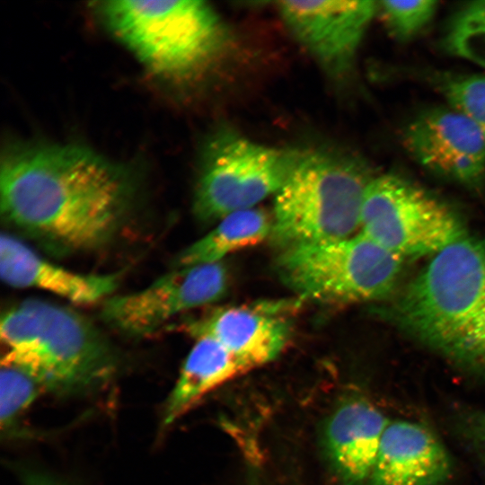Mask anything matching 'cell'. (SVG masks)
<instances>
[{
    "label": "cell",
    "mask_w": 485,
    "mask_h": 485,
    "mask_svg": "<svg viewBox=\"0 0 485 485\" xmlns=\"http://www.w3.org/2000/svg\"><path fill=\"white\" fill-rule=\"evenodd\" d=\"M135 196L129 173L83 146L15 147L1 163L0 206L12 226L60 251L106 246Z\"/></svg>",
    "instance_id": "obj_1"
},
{
    "label": "cell",
    "mask_w": 485,
    "mask_h": 485,
    "mask_svg": "<svg viewBox=\"0 0 485 485\" xmlns=\"http://www.w3.org/2000/svg\"><path fill=\"white\" fill-rule=\"evenodd\" d=\"M390 311L412 338L485 374V237L466 235L433 255Z\"/></svg>",
    "instance_id": "obj_2"
},
{
    "label": "cell",
    "mask_w": 485,
    "mask_h": 485,
    "mask_svg": "<svg viewBox=\"0 0 485 485\" xmlns=\"http://www.w3.org/2000/svg\"><path fill=\"white\" fill-rule=\"evenodd\" d=\"M2 365L31 376L42 389L75 392L111 372L113 353L85 317L66 307L27 300L1 317Z\"/></svg>",
    "instance_id": "obj_3"
},
{
    "label": "cell",
    "mask_w": 485,
    "mask_h": 485,
    "mask_svg": "<svg viewBox=\"0 0 485 485\" xmlns=\"http://www.w3.org/2000/svg\"><path fill=\"white\" fill-rule=\"evenodd\" d=\"M372 178L357 159L330 152H304L276 194L270 238L285 249L354 235Z\"/></svg>",
    "instance_id": "obj_4"
},
{
    "label": "cell",
    "mask_w": 485,
    "mask_h": 485,
    "mask_svg": "<svg viewBox=\"0 0 485 485\" xmlns=\"http://www.w3.org/2000/svg\"><path fill=\"white\" fill-rule=\"evenodd\" d=\"M109 29L151 71L173 79L193 75L221 50L225 29L204 1H106Z\"/></svg>",
    "instance_id": "obj_5"
},
{
    "label": "cell",
    "mask_w": 485,
    "mask_h": 485,
    "mask_svg": "<svg viewBox=\"0 0 485 485\" xmlns=\"http://www.w3.org/2000/svg\"><path fill=\"white\" fill-rule=\"evenodd\" d=\"M403 259L361 233L282 249L277 260L281 280L297 295L325 303L378 300L390 294Z\"/></svg>",
    "instance_id": "obj_6"
},
{
    "label": "cell",
    "mask_w": 485,
    "mask_h": 485,
    "mask_svg": "<svg viewBox=\"0 0 485 485\" xmlns=\"http://www.w3.org/2000/svg\"><path fill=\"white\" fill-rule=\"evenodd\" d=\"M304 152L267 146L230 129L209 139L201 163L194 213L202 221L252 208L277 194Z\"/></svg>",
    "instance_id": "obj_7"
},
{
    "label": "cell",
    "mask_w": 485,
    "mask_h": 485,
    "mask_svg": "<svg viewBox=\"0 0 485 485\" xmlns=\"http://www.w3.org/2000/svg\"><path fill=\"white\" fill-rule=\"evenodd\" d=\"M359 229L403 260L433 256L467 235L458 216L444 203L392 174L373 177L369 181Z\"/></svg>",
    "instance_id": "obj_8"
},
{
    "label": "cell",
    "mask_w": 485,
    "mask_h": 485,
    "mask_svg": "<svg viewBox=\"0 0 485 485\" xmlns=\"http://www.w3.org/2000/svg\"><path fill=\"white\" fill-rule=\"evenodd\" d=\"M228 287L222 262L176 268L145 288L108 298L101 317L130 336H145L187 311L216 302Z\"/></svg>",
    "instance_id": "obj_9"
},
{
    "label": "cell",
    "mask_w": 485,
    "mask_h": 485,
    "mask_svg": "<svg viewBox=\"0 0 485 485\" xmlns=\"http://www.w3.org/2000/svg\"><path fill=\"white\" fill-rule=\"evenodd\" d=\"M404 143L419 163L467 187L485 181V142L472 120L456 109L436 108L406 128Z\"/></svg>",
    "instance_id": "obj_10"
},
{
    "label": "cell",
    "mask_w": 485,
    "mask_h": 485,
    "mask_svg": "<svg viewBox=\"0 0 485 485\" xmlns=\"http://www.w3.org/2000/svg\"><path fill=\"white\" fill-rule=\"evenodd\" d=\"M278 9L295 37L331 72L352 64L375 14L374 1H283Z\"/></svg>",
    "instance_id": "obj_11"
},
{
    "label": "cell",
    "mask_w": 485,
    "mask_h": 485,
    "mask_svg": "<svg viewBox=\"0 0 485 485\" xmlns=\"http://www.w3.org/2000/svg\"><path fill=\"white\" fill-rule=\"evenodd\" d=\"M389 419L368 400L352 396L327 418L323 448L340 485H366Z\"/></svg>",
    "instance_id": "obj_12"
},
{
    "label": "cell",
    "mask_w": 485,
    "mask_h": 485,
    "mask_svg": "<svg viewBox=\"0 0 485 485\" xmlns=\"http://www.w3.org/2000/svg\"><path fill=\"white\" fill-rule=\"evenodd\" d=\"M451 473L449 455L427 427L389 420L367 485H441Z\"/></svg>",
    "instance_id": "obj_13"
},
{
    "label": "cell",
    "mask_w": 485,
    "mask_h": 485,
    "mask_svg": "<svg viewBox=\"0 0 485 485\" xmlns=\"http://www.w3.org/2000/svg\"><path fill=\"white\" fill-rule=\"evenodd\" d=\"M0 274L11 287L41 289L78 304L106 299L119 282L117 274H83L65 269L10 234L1 235Z\"/></svg>",
    "instance_id": "obj_14"
},
{
    "label": "cell",
    "mask_w": 485,
    "mask_h": 485,
    "mask_svg": "<svg viewBox=\"0 0 485 485\" xmlns=\"http://www.w3.org/2000/svg\"><path fill=\"white\" fill-rule=\"evenodd\" d=\"M274 305L235 306L214 312L193 322L196 337L207 334L251 369L274 360L286 347L290 325Z\"/></svg>",
    "instance_id": "obj_15"
},
{
    "label": "cell",
    "mask_w": 485,
    "mask_h": 485,
    "mask_svg": "<svg viewBox=\"0 0 485 485\" xmlns=\"http://www.w3.org/2000/svg\"><path fill=\"white\" fill-rule=\"evenodd\" d=\"M196 338L167 399L163 428L173 424L212 391L252 370L212 336Z\"/></svg>",
    "instance_id": "obj_16"
},
{
    "label": "cell",
    "mask_w": 485,
    "mask_h": 485,
    "mask_svg": "<svg viewBox=\"0 0 485 485\" xmlns=\"http://www.w3.org/2000/svg\"><path fill=\"white\" fill-rule=\"evenodd\" d=\"M271 228L272 218L264 210L252 207L229 214L180 253L176 268L221 262L227 254L270 237Z\"/></svg>",
    "instance_id": "obj_17"
},
{
    "label": "cell",
    "mask_w": 485,
    "mask_h": 485,
    "mask_svg": "<svg viewBox=\"0 0 485 485\" xmlns=\"http://www.w3.org/2000/svg\"><path fill=\"white\" fill-rule=\"evenodd\" d=\"M437 4L433 0L381 1L377 2V13L395 39L406 40L419 34L431 22Z\"/></svg>",
    "instance_id": "obj_18"
},
{
    "label": "cell",
    "mask_w": 485,
    "mask_h": 485,
    "mask_svg": "<svg viewBox=\"0 0 485 485\" xmlns=\"http://www.w3.org/2000/svg\"><path fill=\"white\" fill-rule=\"evenodd\" d=\"M443 86L451 107L473 122L485 142V75L452 77Z\"/></svg>",
    "instance_id": "obj_19"
},
{
    "label": "cell",
    "mask_w": 485,
    "mask_h": 485,
    "mask_svg": "<svg viewBox=\"0 0 485 485\" xmlns=\"http://www.w3.org/2000/svg\"><path fill=\"white\" fill-rule=\"evenodd\" d=\"M0 419L9 427L35 400L42 387L25 372L10 366L1 368Z\"/></svg>",
    "instance_id": "obj_20"
},
{
    "label": "cell",
    "mask_w": 485,
    "mask_h": 485,
    "mask_svg": "<svg viewBox=\"0 0 485 485\" xmlns=\"http://www.w3.org/2000/svg\"><path fill=\"white\" fill-rule=\"evenodd\" d=\"M467 431L485 455V412L475 413L467 419Z\"/></svg>",
    "instance_id": "obj_21"
},
{
    "label": "cell",
    "mask_w": 485,
    "mask_h": 485,
    "mask_svg": "<svg viewBox=\"0 0 485 485\" xmlns=\"http://www.w3.org/2000/svg\"><path fill=\"white\" fill-rule=\"evenodd\" d=\"M22 474L25 485H60L50 478L35 472L28 471Z\"/></svg>",
    "instance_id": "obj_22"
},
{
    "label": "cell",
    "mask_w": 485,
    "mask_h": 485,
    "mask_svg": "<svg viewBox=\"0 0 485 485\" xmlns=\"http://www.w3.org/2000/svg\"><path fill=\"white\" fill-rule=\"evenodd\" d=\"M255 467L256 466L253 463H251L248 467L249 472L247 473V480H246L247 485H261V481L259 475V472Z\"/></svg>",
    "instance_id": "obj_23"
}]
</instances>
